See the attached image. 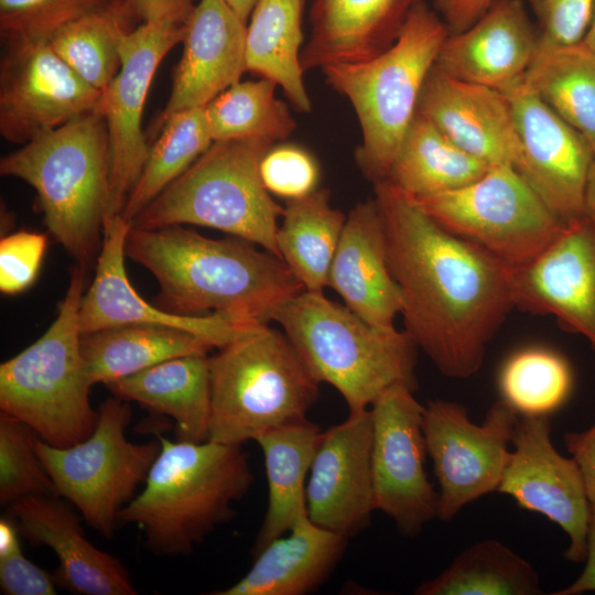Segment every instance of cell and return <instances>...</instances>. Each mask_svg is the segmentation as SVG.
<instances>
[{
  "instance_id": "e575fe53",
  "label": "cell",
  "mask_w": 595,
  "mask_h": 595,
  "mask_svg": "<svg viewBox=\"0 0 595 595\" xmlns=\"http://www.w3.org/2000/svg\"><path fill=\"white\" fill-rule=\"evenodd\" d=\"M541 591L539 575L526 559L496 539H484L464 549L414 594L538 595Z\"/></svg>"
},
{
  "instance_id": "d6986e66",
  "label": "cell",
  "mask_w": 595,
  "mask_h": 595,
  "mask_svg": "<svg viewBox=\"0 0 595 595\" xmlns=\"http://www.w3.org/2000/svg\"><path fill=\"white\" fill-rule=\"evenodd\" d=\"M130 227L122 215L104 221L95 277L84 292L79 307L82 335L128 325L165 326L191 332L220 348L259 325L247 324L223 313L180 315L148 303L126 273V239Z\"/></svg>"
},
{
  "instance_id": "d590c367",
  "label": "cell",
  "mask_w": 595,
  "mask_h": 595,
  "mask_svg": "<svg viewBox=\"0 0 595 595\" xmlns=\"http://www.w3.org/2000/svg\"><path fill=\"white\" fill-rule=\"evenodd\" d=\"M278 86L267 79L238 82L204 110L213 141H284L296 123L285 102L275 97Z\"/></svg>"
},
{
  "instance_id": "e0dca14e",
  "label": "cell",
  "mask_w": 595,
  "mask_h": 595,
  "mask_svg": "<svg viewBox=\"0 0 595 595\" xmlns=\"http://www.w3.org/2000/svg\"><path fill=\"white\" fill-rule=\"evenodd\" d=\"M501 91L510 102L520 141L515 169L562 223L583 217L593 148L523 77Z\"/></svg>"
},
{
  "instance_id": "52a82bcc",
  "label": "cell",
  "mask_w": 595,
  "mask_h": 595,
  "mask_svg": "<svg viewBox=\"0 0 595 595\" xmlns=\"http://www.w3.org/2000/svg\"><path fill=\"white\" fill-rule=\"evenodd\" d=\"M208 356L212 412L208 441L241 445L306 419L320 394L283 331L259 324Z\"/></svg>"
},
{
  "instance_id": "9a60e30c",
  "label": "cell",
  "mask_w": 595,
  "mask_h": 595,
  "mask_svg": "<svg viewBox=\"0 0 595 595\" xmlns=\"http://www.w3.org/2000/svg\"><path fill=\"white\" fill-rule=\"evenodd\" d=\"M2 40L0 133L7 141L22 145L97 110L101 90L80 78L47 41Z\"/></svg>"
},
{
  "instance_id": "ee69618b",
  "label": "cell",
  "mask_w": 595,
  "mask_h": 595,
  "mask_svg": "<svg viewBox=\"0 0 595 595\" xmlns=\"http://www.w3.org/2000/svg\"><path fill=\"white\" fill-rule=\"evenodd\" d=\"M47 247L44 234L19 230L0 240V290L8 295L25 291L35 281Z\"/></svg>"
},
{
  "instance_id": "7c38bea8",
  "label": "cell",
  "mask_w": 595,
  "mask_h": 595,
  "mask_svg": "<svg viewBox=\"0 0 595 595\" xmlns=\"http://www.w3.org/2000/svg\"><path fill=\"white\" fill-rule=\"evenodd\" d=\"M518 419L500 399L480 424L457 402L424 405L423 434L439 484L440 520L451 521L465 506L498 491Z\"/></svg>"
},
{
  "instance_id": "6da1fadb",
  "label": "cell",
  "mask_w": 595,
  "mask_h": 595,
  "mask_svg": "<svg viewBox=\"0 0 595 595\" xmlns=\"http://www.w3.org/2000/svg\"><path fill=\"white\" fill-rule=\"evenodd\" d=\"M404 332L445 377L483 366L489 342L516 307L511 264L452 234L388 180L374 183Z\"/></svg>"
},
{
  "instance_id": "ac0fdd59",
  "label": "cell",
  "mask_w": 595,
  "mask_h": 595,
  "mask_svg": "<svg viewBox=\"0 0 595 595\" xmlns=\"http://www.w3.org/2000/svg\"><path fill=\"white\" fill-rule=\"evenodd\" d=\"M510 281L516 307L554 316L595 350V223L565 224L538 257L510 267Z\"/></svg>"
},
{
  "instance_id": "ffe728a7",
  "label": "cell",
  "mask_w": 595,
  "mask_h": 595,
  "mask_svg": "<svg viewBox=\"0 0 595 595\" xmlns=\"http://www.w3.org/2000/svg\"><path fill=\"white\" fill-rule=\"evenodd\" d=\"M370 409L323 431L305 487L309 518L347 539L365 530L376 511L371 474Z\"/></svg>"
},
{
  "instance_id": "816d5d0a",
  "label": "cell",
  "mask_w": 595,
  "mask_h": 595,
  "mask_svg": "<svg viewBox=\"0 0 595 595\" xmlns=\"http://www.w3.org/2000/svg\"><path fill=\"white\" fill-rule=\"evenodd\" d=\"M227 6L245 22L248 23L250 14L259 0H224Z\"/></svg>"
},
{
  "instance_id": "bcb514c9",
  "label": "cell",
  "mask_w": 595,
  "mask_h": 595,
  "mask_svg": "<svg viewBox=\"0 0 595 595\" xmlns=\"http://www.w3.org/2000/svg\"><path fill=\"white\" fill-rule=\"evenodd\" d=\"M564 444L580 466L592 510L595 511V423L586 430L565 433Z\"/></svg>"
},
{
  "instance_id": "7dc6e473",
  "label": "cell",
  "mask_w": 595,
  "mask_h": 595,
  "mask_svg": "<svg viewBox=\"0 0 595 595\" xmlns=\"http://www.w3.org/2000/svg\"><path fill=\"white\" fill-rule=\"evenodd\" d=\"M494 0H432L433 9L443 20L450 33L470 26Z\"/></svg>"
},
{
  "instance_id": "8fae6325",
  "label": "cell",
  "mask_w": 595,
  "mask_h": 595,
  "mask_svg": "<svg viewBox=\"0 0 595 595\" xmlns=\"http://www.w3.org/2000/svg\"><path fill=\"white\" fill-rule=\"evenodd\" d=\"M413 198L442 227L511 266L538 257L565 225L506 164L461 188Z\"/></svg>"
},
{
  "instance_id": "681fc988",
  "label": "cell",
  "mask_w": 595,
  "mask_h": 595,
  "mask_svg": "<svg viewBox=\"0 0 595 595\" xmlns=\"http://www.w3.org/2000/svg\"><path fill=\"white\" fill-rule=\"evenodd\" d=\"M585 565L580 576L553 593L554 595H581L586 592H595V511L592 512L587 531Z\"/></svg>"
},
{
  "instance_id": "5bb4252c",
  "label": "cell",
  "mask_w": 595,
  "mask_h": 595,
  "mask_svg": "<svg viewBox=\"0 0 595 595\" xmlns=\"http://www.w3.org/2000/svg\"><path fill=\"white\" fill-rule=\"evenodd\" d=\"M184 34L185 22L162 19L140 23L121 36L119 71L101 90L96 110L104 117L108 131L110 174L106 218L122 214L144 166L150 149L141 123L147 95L160 63L183 42Z\"/></svg>"
},
{
  "instance_id": "83f0119b",
  "label": "cell",
  "mask_w": 595,
  "mask_h": 595,
  "mask_svg": "<svg viewBox=\"0 0 595 595\" xmlns=\"http://www.w3.org/2000/svg\"><path fill=\"white\" fill-rule=\"evenodd\" d=\"M105 386L117 398L172 418L177 440L208 441L212 396L207 355L172 358Z\"/></svg>"
},
{
  "instance_id": "7bdbcfd3",
  "label": "cell",
  "mask_w": 595,
  "mask_h": 595,
  "mask_svg": "<svg viewBox=\"0 0 595 595\" xmlns=\"http://www.w3.org/2000/svg\"><path fill=\"white\" fill-rule=\"evenodd\" d=\"M18 526L9 516L0 519V589L6 595H54L53 574L28 560L21 551Z\"/></svg>"
},
{
  "instance_id": "f6af8a7d",
  "label": "cell",
  "mask_w": 595,
  "mask_h": 595,
  "mask_svg": "<svg viewBox=\"0 0 595 595\" xmlns=\"http://www.w3.org/2000/svg\"><path fill=\"white\" fill-rule=\"evenodd\" d=\"M538 20L541 41L570 45L585 37L595 0H527Z\"/></svg>"
},
{
  "instance_id": "4fadbf2b",
  "label": "cell",
  "mask_w": 595,
  "mask_h": 595,
  "mask_svg": "<svg viewBox=\"0 0 595 595\" xmlns=\"http://www.w3.org/2000/svg\"><path fill=\"white\" fill-rule=\"evenodd\" d=\"M414 388L396 383L370 405L374 501L404 537L437 518L439 491L428 478L422 405Z\"/></svg>"
},
{
  "instance_id": "f546056e",
  "label": "cell",
  "mask_w": 595,
  "mask_h": 595,
  "mask_svg": "<svg viewBox=\"0 0 595 595\" xmlns=\"http://www.w3.org/2000/svg\"><path fill=\"white\" fill-rule=\"evenodd\" d=\"M304 0H259L247 23L246 71L280 87L300 112L312 102L301 62Z\"/></svg>"
},
{
  "instance_id": "484cf974",
  "label": "cell",
  "mask_w": 595,
  "mask_h": 595,
  "mask_svg": "<svg viewBox=\"0 0 595 595\" xmlns=\"http://www.w3.org/2000/svg\"><path fill=\"white\" fill-rule=\"evenodd\" d=\"M425 0H312L304 71L356 63L389 48L410 13Z\"/></svg>"
},
{
  "instance_id": "f35d334b",
  "label": "cell",
  "mask_w": 595,
  "mask_h": 595,
  "mask_svg": "<svg viewBox=\"0 0 595 595\" xmlns=\"http://www.w3.org/2000/svg\"><path fill=\"white\" fill-rule=\"evenodd\" d=\"M131 19L127 7L99 11L65 25L47 42L80 78L104 90L119 71V44Z\"/></svg>"
},
{
  "instance_id": "1f68e13d",
  "label": "cell",
  "mask_w": 595,
  "mask_h": 595,
  "mask_svg": "<svg viewBox=\"0 0 595 595\" xmlns=\"http://www.w3.org/2000/svg\"><path fill=\"white\" fill-rule=\"evenodd\" d=\"M491 165L473 156L433 122L416 112L390 166L387 180L412 197L461 188Z\"/></svg>"
},
{
  "instance_id": "603a6c76",
  "label": "cell",
  "mask_w": 595,
  "mask_h": 595,
  "mask_svg": "<svg viewBox=\"0 0 595 595\" xmlns=\"http://www.w3.org/2000/svg\"><path fill=\"white\" fill-rule=\"evenodd\" d=\"M416 112L488 165L516 166L520 141L510 102L502 91L456 79L434 65Z\"/></svg>"
},
{
  "instance_id": "8992f818",
  "label": "cell",
  "mask_w": 595,
  "mask_h": 595,
  "mask_svg": "<svg viewBox=\"0 0 595 595\" xmlns=\"http://www.w3.org/2000/svg\"><path fill=\"white\" fill-rule=\"evenodd\" d=\"M448 34L440 15L423 2L410 13L396 42L385 52L363 62L321 69L328 86L354 108L361 130L355 159L372 184L387 180Z\"/></svg>"
},
{
  "instance_id": "836d02e7",
  "label": "cell",
  "mask_w": 595,
  "mask_h": 595,
  "mask_svg": "<svg viewBox=\"0 0 595 595\" xmlns=\"http://www.w3.org/2000/svg\"><path fill=\"white\" fill-rule=\"evenodd\" d=\"M523 79L595 152V51L584 41L559 45L539 37Z\"/></svg>"
},
{
  "instance_id": "2e32d148",
  "label": "cell",
  "mask_w": 595,
  "mask_h": 595,
  "mask_svg": "<svg viewBox=\"0 0 595 595\" xmlns=\"http://www.w3.org/2000/svg\"><path fill=\"white\" fill-rule=\"evenodd\" d=\"M549 416H519L498 491L558 524L569 538L564 558L584 562L592 506L575 459L553 446Z\"/></svg>"
},
{
  "instance_id": "f5cc1de1",
  "label": "cell",
  "mask_w": 595,
  "mask_h": 595,
  "mask_svg": "<svg viewBox=\"0 0 595 595\" xmlns=\"http://www.w3.org/2000/svg\"><path fill=\"white\" fill-rule=\"evenodd\" d=\"M583 41L585 42L587 46H589L593 51H595V7H594V12H593L589 28Z\"/></svg>"
},
{
  "instance_id": "7a4b0ae2",
  "label": "cell",
  "mask_w": 595,
  "mask_h": 595,
  "mask_svg": "<svg viewBox=\"0 0 595 595\" xmlns=\"http://www.w3.org/2000/svg\"><path fill=\"white\" fill-rule=\"evenodd\" d=\"M126 257L160 286V307L180 315L206 311L247 324H269L304 291L283 260L244 239H213L183 225L130 227Z\"/></svg>"
},
{
  "instance_id": "60d3db41",
  "label": "cell",
  "mask_w": 595,
  "mask_h": 595,
  "mask_svg": "<svg viewBox=\"0 0 595 595\" xmlns=\"http://www.w3.org/2000/svg\"><path fill=\"white\" fill-rule=\"evenodd\" d=\"M117 7L127 4L123 0H0L1 37L48 41L67 24Z\"/></svg>"
},
{
  "instance_id": "f1b7e54d",
  "label": "cell",
  "mask_w": 595,
  "mask_h": 595,
  "mask_svg": "<svg viewBox=\"0 0 595 595\" xmlns=\"http://www.w3.org/2000/svg\"><path fill=\"white\" fill-rule=\"evenodd\" d=\"M323 431L307 418L274 428L256 439L268 482V507L252 555L286 533L307 512L305 480Z\"/></svg>"
},
{
  "instance_id": "7402d4cb",
  "label": "cell",
  "mask_w": 595,
  "mask_h": 595,
  "mask_svg": "<svg viewBox=\"0 0 595 595\" xmlns=\"http://www.w3.org/2000/svg\"><path fill=\"white\" fill-rule=\"evenodd\" d=\"M245 23L224 0H199L185 21L182 58L155 131L173 113L203 108L246 72Z\"/></svg>"
},
{
  "instance_id": "4dcf8cb0",
  "label": "cell",
  "mask_w": 595,
  "mask_h": 595,
  "mask_svg": "<svg viewBox=\"0 0 595 595\" xmlns=\"http://www.w3.org/2000/svg\"><path fill=\"white\" fill-rule=\"evenodd\" d=\"M215 347L191 332L153 325L105 328L80 338L86 374L91 385H107L165 360L207 355Z\"/></svg>"
},
{
  "instance_id": "74e56055",
  "label": "cell",
  "mask_w": 595,
  "mask_h": 595,
  "mask_svg": "<svg viewBox=\"0 0 595 595\" xmlns=\"http://www.w3.org/2000/svg\"><path fill=\"white\" fill-rule=\"evenodd\" d=\"M497 385L500 400L519 416H549L570 398L574 376L561 353L533 345L512 351L504 360Z\"/></svg>"
},
{
  "instance_id": "ba28073f",
  "label": "cell",
  "mask_w": 595,
  "mask_h": 595,
  "mask_svg": "<svg viewBox=\"0 0 595 595\" xmlns=\"http://www.w3.org/2000/svg\"><path fill=\"white\" fill-rule=\"evenodd\" d=\"M85 271L76 264L57 316L33 344L0 365V410L55 447L86 440L98 422L80 349Z\"/></svg>"
},
{
  "instance_id": "cb8c5ba5",
  "label": "cell",
  "mask_w": 595,
  "mask_h": 595,
  "mask_svg": "<svg viewBox=\"0 0 595 595\" xmlns=\"http://www.w3.org/2000/svg\"><path fill=\"white\" fill-rule=\"evenodd\" d=\"M538 43L523 0H494L470 26L447 35L434 65L456 79L501 91L524 76Z\"/></svg>"
},
{
  "instance_id": "b9f144b4",
  "label": "cell",
  "mask_w": 595,
  "mask_h": 595,
  "mask_svg": "<svg viewBox=\"0 0 595 595\" xmlns=\"http://www.w3.org/2000/svg\"><path fill=\"white\" fill-rule=\"evenodd\" d=\"M260 174L266 188L285 201L303 197L318 188L317 161L295 144H274L262 158Z\"/></svg>"
},
{
  "instance_id": "c3c4849f",
  "label": "cell",
  "mask_w": 595,
  "mask_h": 595,
  "mask_svg": "<svg viewBox=\"0 0 595 595\" xmlns=\"http://www.w3.org/2000/svg\"><path fill=\"white\" fill-rule=\"evenodd\" d=\"M131 18L141 23L162 19L185 22L193 4L192 0H126Z\"/></svg>"
},
{
  "instance_id": "3957f363",
  "label": "cell",
  "mask_w": 595,
  "mask_h": 595,
  "mask_svg": "<svg viewBox=\"0 0 595 595\" xmlns=\"http://www.w3.org/2000/svg\"><path fill=\"white\" fill-rule=\"evenodd\" d=\"M159 441L143 490L118 512L117 522L138 526L144 548L158 556H186L234 518L232 504L255 477L241 445L161 435Z\"/></svg>"
},
{
  "instance_id": "44dd1931",
  "label": "cell",
  "mask_w": 595,
  "mask_h": 595,
  "mask_svg": "<svg viewBox=\"0 0 595 595\" xmlns=\"http://www.w3.org/2000/svg\"><path fill=\"white\" fill-rule=\"evenodd\" d=\"M60 498L33 495L8 506L20 534L32 545H45L55 553V583L77 595H136L123 563L85 537L80 517Z\"/></svg>"
},
{
  "instance_id": "d4e9b609",
  "label": "cell",
  "mask_w": 595,
  "mask_h": 595,
  "mask_svg": "<svg viewBox=\"0 0 595 595\" xmlns=\"http://www.w3.org/2000/svg\"><path fill=\"white\" fill-rule=\"evenodd\" d=\"M327 286L367 322L394 327L402 296L391 273L383 224L374 197L356 204L346 217Z\"/></svg>"
},
{
  "instance_id": "9c48e42d",
  "label": "cell",
  "mask_w": 595,
  "mask_h": 595,
  "mask_svg": "<svg viewBox=\"0 0 595 595\" xmlns=\"http://www.w3.org/2000/svg\"><path fill=\"white\" fill-rule=\"evenodd\" d=\"M273 145L258 141H214L134 217L131 227L214 228L280 258L278 219L284 206L272 198L260 174L262 158Z\"/></svg>"
},
{
  "instance_id": "ab89813d",
  "label": "cell",
  "mask_w": 595,
  "mask_h": 595,
  "mask_svg": "<svg viewBox=\"0 0 595 595\" xmlns=\"http://www.w3.org/2000/svg\"><path fill=\"white\" fill-rule=\"evenodd\" d=\"M36 434L22 421L0 413V504L33 495L56 496L54 484L40 459Z\"/></svg>"
},
{
  "instance_id": "30bf717a",
  "label": "cell",
  "mask_w": 595,
  "mask_h": 595,
  "mask_svg": "<svg viewBox=\"0 0 595 595\" xmlns=\"http://www.w3.org/2000/svg\"><path fill=\"white\" fill-rule=\"evenodd\" d=\"M97 411L98 422L86 440L55 447L35 435L33 445L56 496L75 507L95 531L109 540L118 528V512L145 483L161 443H133L126 437L131 420L128 401L112 396Z\"/></svg>"
},
{
  "instance_id": "8d00e7d4",
  "label": "cell",
  "mask_w": 595,
  "mask_h": 595,
  "mask_svg": "<svg viewBox=\"0 0 595 595\" xmlns=\"http://www.w3.org/2000/svg\"><path fill=\"white\" fill-rule=\"evenodd\" d=\"M205 107L173 113L156 130L141 174L130 192L122 217H134L164 188L183 174L214 142Z\"/></svg>"
},
{
  "instance_id": "5b68a950",
  "label": "cell",
  "mask_w": 595,
  "mask_h": 595,
  "mask_svg": "<svg viewBox=\"0 0 595 595\" xmlns=\"http://www.w3.org/2000/svg\"><path fill=\"white\" fill-rule=\"evenodd\" d=\"M320 382L333 386L349 412L369 409L389 387L415 389L419 348L404 332L374 325L324 293L303 291L273 314Z\"/></svg>"
},
{
  "instance_id": "4316f807",
  "label": "cell",
  "mask_w": 595,
  "mask_h": 595,
  "mask_svg": "<svg viewBox=\"0 0 595 595\" xmlns=\"http://www.w3.org/2000/svg\"><path fill=\"white\" fill-rule=\"evenodd\" d=\"M347 538L314 523L307 512L253 555L246 575L213 595H306L317 591L343 558Z\"/></svg>"
},
{
  "instance_id": "277c9868",
  "label": "cell",
  "mask_w": 595,
  "mask_h": 595,
  "mask_svg": "<svg viewBox=\"0 0 595 595\" xmlns=\"http://www.w3.org/2000/svg\"><path fill=\"white\" fill-rule=\"evenodd\" d=\"M0 173L34 188L45 225L77 264L98 256L109 204L107 125L84 113L4 155Z\"/></svg>"
},
{
  "instance_id": "db71d44e",
  "label": "cell",
  "mask_w": 595,
  "mask_h": 595,
  "mask_svg": "<svg viewBox=\"0 0 595 595\" xmlns=\"http://www.w3.org/2000/svg\"><path fill=\"white\" fill-rule=\"evenodd\" d=\"M126 2V0H123Z\"/></svg>"
},
{
  "instance_id": "f907efd6",
  "label": "cell",
  "mask_w": 595,
  "mask_h": 595,
  "mask_svg": "<svg viewBox=\"0 0 595 595\" xmlns=\"http://www.w3.org/2000/svg\"><path fill=\"white\" fill-rule=\"evenodd\" d=\"M584 216L595 223V155L592 161L586 181Z\"/></svg>"
},
{
  "instance_id": "d6a6232c",
  "label": "cell",
  "mask_w": 595,
  "mask_h": 595,
  "mask_svg": "<svg viewBox=\"0 0 595 595\" xmlns=\"http://www.w3.org/2000/svg\"><path fill=\"white\" fill-rule=\"evenodd\" d=\"M327 188L285 201L277 242L285 262L305 291L324 293L346 215L331 205Z\"/></svg>"
}]
</instances>
